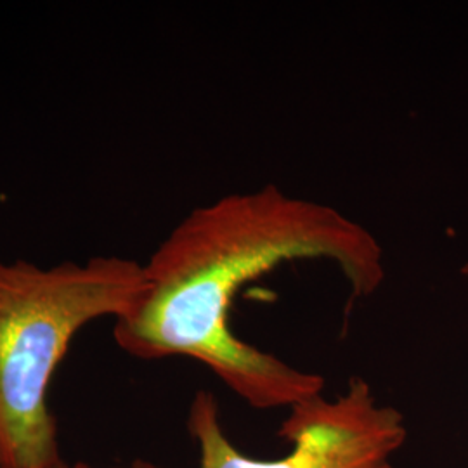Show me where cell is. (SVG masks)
Instances as JSON below:
<instances>
[{
	"label": "cell",
	"mask_w": 468,
	"mask_h": 468,
	"mask_svg": "<svg viewBox=\"0 0 468 468\" xmlns=\"http://www.w3.org/2000/svg\"><path fill=\"white\" fill-rule=\"evenodd\" d=\"M293 261L334 264L352 297L373 295L385 280L384 251L365 226L262 186L198 207L172 229L144 264L143 295L115 321L118 347L139 359H197L259 410L323 394V377L247 344L229 324L243 284Z\"/></svg>",
	"instance_id": "1"
},
{
	"label": "cell",
	"mask_w": 468,
	"mask_h": 468,
	"mask_svg": "<svg viewBox=\"0 0 468 468\" xmlns=\"http://www.w3.org/2000/svg\"><path fill=\"white\" fill-rule=\"evenodd\" d=\"M146 286L144 264L100 255L38 268L0 261V460L4 468L61 463L48 388L73 336L123 318Z\"/></svg>",
	"instance_id": "2"
},
{
	"label": "cell",
	"mask_w": 468,
	"mask_h": 468,
	"mask_svg": "<svg viewBox=\"0 0 468 468\" xmlns=\"http://www.w3.org/2000/svg\"><path fill=\"white\" fill-rule=\"evenodd\" d=\"M187 427L200 446L198 468H398L392 456L408 437L401 413L377 401L368 382L357 377L334 401L318 394L290 408L280 435L292 450L278 460L236 450L207 390L191 402Z\"/></svg>",
	"instance_id": "3"
},
{
	"label": "cell",
	"mask_w": 468,
	"mask_h": 468,
	"mask_svg": "<svg viewBox=\"0 0 468 468\" xmlns=\"http://www.w3.org/2000/svg\"><path fill=\"white\" fill-rule=\"evenodd\" d=\"M48 468H98L92 467V465H89V463H85V462H77V463H58V465H52V467Z\"/></svg>",
	"instance_id": "4"
},
{
	"label": "cell",
	"mask_w": 468,
	"mask_h": 468,
	"mask_svg": "<svg viewBox=\"0 0 468 468\" xmlns=\"http://www.w3.org/2000/svg\"><path fill=\"white\" fill-rule=\"evenodd\" d=\"M129 468H160L158 465H154V463H151V462H146V460H135L134 463L131 465Z\"/></svg>",
	"instance_id": "5"
},
{
	"label": "cell",
	"mask_w": 468,
	"mask_h": 468,
	"mask_svg": "<svg viewBox=\"0 0 468 468\" xmlns=\"http://www.w3.org/2000/svg\"><path fill=\"white\" fill-rule=\"evenodd\" d=\"M460 272H462L463 276H467L468 278V261L467 262H465V264H463V266H462V269H460Z\"/></svg>",
	"instance_id": "6"
},
{
	"label": "cell",
	"mask_w": 468,
	"mask_h": 468,
	"mask_svg": "<svg viewBox=\"0 0 468 468\" xmlns=\"http://www.w3.org/2000/svg\"><path fill=\"white\" fill-rule=\"evenodd\" d=\"M0 468H4V465H2V460H0Z\"/></svg>",
	"instance_id": "7"
}]
</instances>
